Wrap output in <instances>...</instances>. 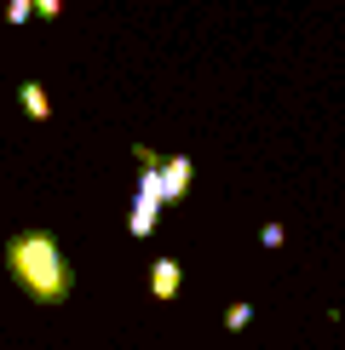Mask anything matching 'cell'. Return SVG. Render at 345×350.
<instances>
[{"label": "cell", "instance_id": "3957f363", "mask_svg": "<svg viewBox=\"0 0 345 350\" xmlns=\"http://www.w3.org/2000/svg\"><path fill=\"white\" fill-rule=\"evenodd\" d=\"M179 287H184V270H179V258H155L150 265V299H179Z\"/></svg>", "mask_w": 345, "mask_h": 350}, {"label": "cell", "instance_id": "5b68a950", "mask_svg": "<svg viewBox=\"0 0 345 350\" xmlns=\"http://www.w3.org/2000/svg\"><path fill=\"white\" fill-rule=\"evenodd\" d=\"M18 104H23L29 121H52V98H47V86H40V81H23L18 86Z\"/></svg>", "mask_w": 345, "mask_h": 350}, {"label": "cell", "instance_id": "9c48e42d", "mask_svg": "<svg viewBox=\"0 0 345 350\" xmlns=\"http://www.w3.org/2000/svg\"><path fill=\"white\" fill-rule=\"evenodd\" d=\"M133 155H138V167H162V155H155L150 144H133Z\"/></svg>", "mask_w": 345, "mask_h": 350}, {"label": "cell", "instance_id": "7a4b0ae2", "mask_svg": "<svg viewBox=\"0 0 345 350\" xmlns=\"http://www.w3.org/2000/svg\"><path fill=\"white\" fill-rule=\"evenodd\" d=\"M162 201H184V189H190L196 178V155H172V161H162Z\"/></svg>", "mask_w": 345, "mask_h": 350}, {"label": "cell", "instance_id": "6da1fadb", "mask_svg": "<svg viewBox=\"0 0 345 350\" xmlns=\"http://www.w3.org/2000/svg\"><path fill=\"white\" fill-rule=\"evenodd\" d=\"M6 270L23 287L29 304H64L75 293V270H69V258H64L52 230H18L6 241Z\"/></svg>", "mask_w": 345, "mask_h": 350}, {"label": "cell", "instance_id": "277c9868", "mask_svg": "<svg viewBox=\"0 0 345 350\" xmlns=\"http://www.w3.org/2000/svg\"><path fill=\"white\" fill-rule=\"evenodd\" d=\"M155 224H162V201L155 196H133V213H127V230H133L138 241L155 236Z\"/></svg>", "mask_w": 345, "mask_h": 350}, {"label": "cell", "instance_id": "52a82bcc", "mask_svg": "<svg viewBox=\"0 0 345 350\" xmlns=\"http://www.w3.org/2000/svg\"><path fill=\"white\" fill-rule=\"evenodd\" d=\"M6 23H12V29L35 23V0H6Z\"/></svg>", "mask_w": 345, "mask_h": 350}, {"label": "cell", "instance_id": "ba28073f", "mask_svg": "<svg viewBox=\"0 0 345 350\" xmlns=\"http://www.w3.org/2000/svg\"><path fill=\"white\" fill-rule=\"evenodd\" d=\"M282 241H288L282 224H265V230H259V247H282Z\"/></svg>", "mask_w": 345, "mask_h": 350}, {"label": "cell", "instance_id": "8992f818", "mask_svg": "<svg viewBox=\"0 0 345 350\" xmlns=\"http://www.w3.org/2000/svg\"><path fill=\"white\" fill-rule=\"evenodd\" d=\"M248 322H253V304H248V299H236V304L225 310V327H230V333H242Z\"/></svg>", "mask_w": 345, "mask_h": 350}, {"label": "cell", "instance_id": "30bf717a", "mask_svg": "<svg viewBox=\"0 0 345 350\" xmlns=\"http://www.w3.org/2000/svg\"><path fill=\"white\" fill-rule=\"evenodd\" d=\"M64 12V0H35V18H58Z\"/></svg>", "mask_w": 345, "mask_h": 350}]
</instances>
